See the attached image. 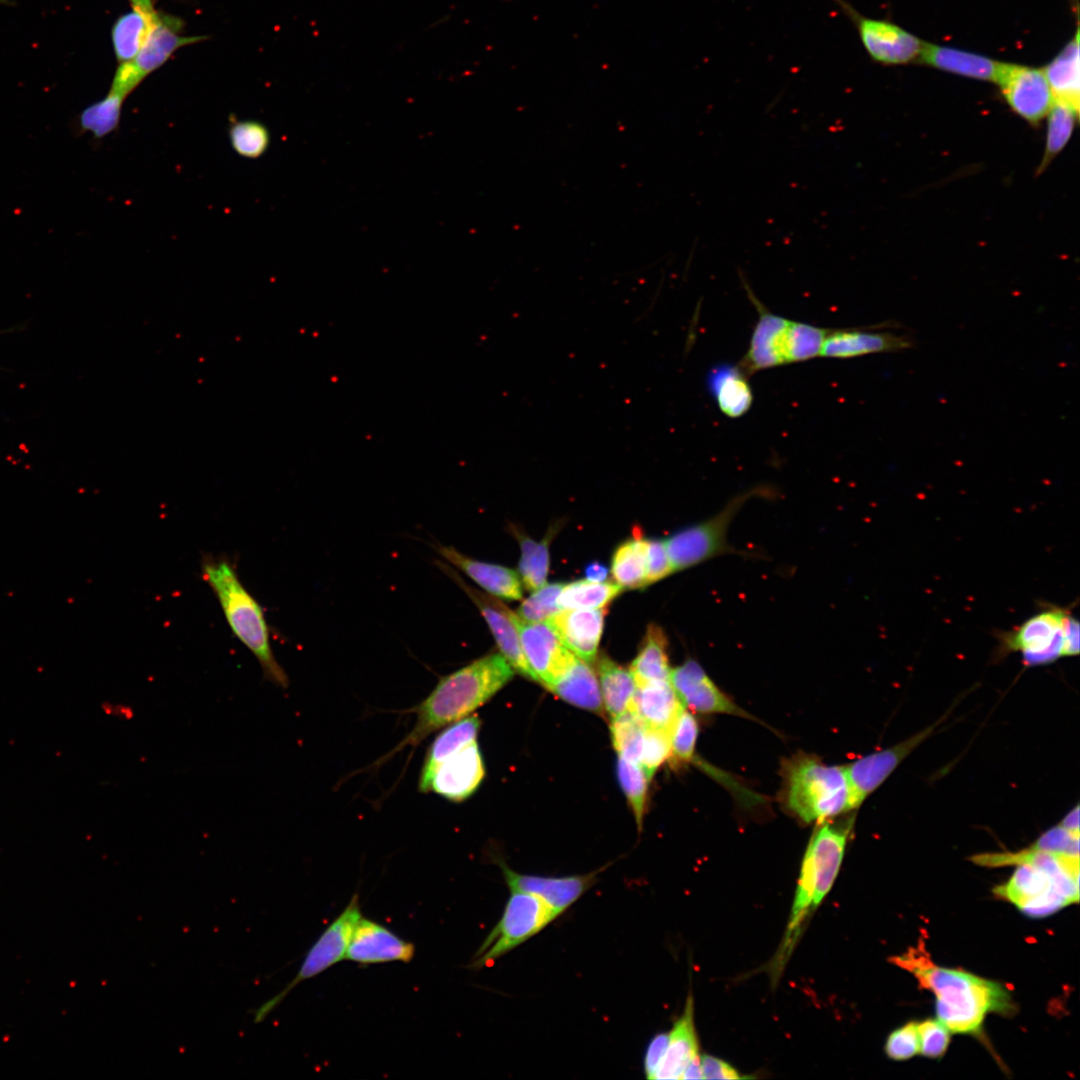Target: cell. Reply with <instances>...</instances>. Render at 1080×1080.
<instances>
[{
  "instance_id": "cell-1",
  "label": "cell",
  "mask_w": 1080,
  "mask_h": 1080,
  "mask_svg": "<svg viewBox=\"0 0 1080 1080\" xmlns=\"http://www.w3.org/2000/svg\"><path fill=\"white\" fill-rule=\"evenodd\" d=\"M891 961L914 976L936 997L937 1019L951 1032L977 1034L987 1014L1009 1013L1012 999L1001 984L969 972L936 965L920 948Z\"/></svg>"
},
{
  "instance_id": "cell-2",
  "label": "cell",
  "mask_w": 1080,
  "mask_h": 1080,
  "mask_svg": "<svg viewBox=\"0 0 1080 1080\" xmlns=\"http://www.w3.org/2000/svg\"><path fill=\"white\" fill-rule=\"evenodd\" d=\"M514 671L501 654H490L443 676L430 694L414 709L411 731L377 763H383L406 747H415L431 733L448 726L486 703L513 677Z\"/></svg>"
},
{
  "instance_id": "cell-3",
  "label": "cell",
  "mask_w": 1080,
  "mask_h": 1080,
  "mask_svg": "<svg viewBox=\"0 0 1080 1080\" xmlns=\"http://www.w3.org/2000/svg\"><path fill=\"white\" fill-rule=\"evenodd\" d=\"M201 575L215 594L234 636L257 659L266 680L286 688L288 676L277 662L263 608L240 580L226 556L204 555Z\"/></svg>"
},
{
  "instance_id": "cell-4",
  "label": "cell",
  "mask_w": 1080,
  "mask_h": 1080,
  "mask_svg": "<svg viewBox=\"0 0 1080 1080\" xmlns=\"http://www.w3.org/2000/svg\"><path fill=\"white\" fill-rule=\"evenodd\" d=\"M787 807L806 823L821 824L851 810L850 790L843 766H831L799 756L786 769Z\"/></svg>"
},
{
  "instance_id": "cell-5",
  "label": "cell",
  "mask_w": 1080,
  "mask_h": 1080,
  "mask_svg": "<svg viewBox=\"0 0 1080 1080\" xmlns=\"http://www.w3.org/2000/svg\"><path fill=\"white\" fill-rule=\"evenodd\" d=\"M556 918L553 910L537 896L511 891L501 918L475 952L469 968L479 970L490 966Z\"/></svg>"
},
{
  "instance_id": "cell-6",
  "label": "cell",
  "mask_w": 1080,
  "mask_h": 1080,
  "mask_svg": "<svg viewBox=\"0 0 1080 1080\" xmlns=\"http://www.w3.org/2000/svg\"><path fill=\"white\" fill-rule=\"evenodd\" d=\"M361 917L359 897L354 894L344 910L308 950L295 977L279 993L254 1011V1023L264 1021L298 984L314 978L345 959L354 928Z\"/></svg>"
},
{
  "instance_id": "cell-7",
  "label": "cell",
  "mask_w": 1080,
  "mask_h": 1080,
  "mask_svg": "<svg viewBox=\"0 0 1080 1080\" xmlns=\"http://www.w3.org/2000/svg\"><path fill=\"white\" fill-rule=\"evenodd\" d=\"M753 495H759V492L751 491L737 496L713 517L681 529L665 539L673 572L734 551L727 542L729 526L743 504Z\"/></svg>"
},
{
  "instance_id": "cell-8",
  "label": "cell",
  "mask_w": 1080,
  "mask_h": 1080,
  "mask_svg": "<svg viewBox=\"0 0 1080 1080\" xmlns=\"http://www.w3.org/2000/svg\"><path fill=\"white\" fill-rule=\"evenodd\" d=\"M1071 608L1047 605L1009 631L997 633L1000 653L1021 652L1025 665L1051 663L1062 657L1064 625Z\"/></svg>"
},
{
  "instance_id": "cell-9",
  "label": "cell",
  "mask_w": 1080,
  "mask_h": 1080,
  "mask_svg": "<svg viewBox=\"0 0 1080 1080\" xmlns=\"http://www.w3.org/2000/svg\"><path fill=\"white\" fill-rule=\"evenodd\" d=\"M748 298L758 311L749 347L738 364L749 376L757 371L790 363L791 325L793 320L767 310L757 299L742 272H739Z\"/></svg>"
},
{
  "instance_id": "cell-10",
  "label": "cell",
  "mask_w": 1080,
  "mask_h": 1080,
  "mask_svg": "<svg viewBox=\"0 0 1080 1080\" xmlns=\"http://www.w3.org/2000/svg\"><path fill=\"white\" fill-rule=\"evenodd\" d=\"M1017 866L1009 880L994 889L996 896L1032 918L1046 917L1070 905L1061 885L1049 872L1029 864Z\"/></svg>"
},
{
  "instance_id": "cell-11",
  "label": "cell",
  "mask_w": 1080,
  "mask_h": 1080,
  "mask_svg": "<svg viewBox=\"0 0 1080 1080\" xmlns=\"http://www.w3.org/2000/svg\"><path fill=\"white\" fill-rule=\"evenodd\" d=\"M854 23L868 55L882 64H904L919 58L923 41L891 22L865 17L846 0H831Z\"/></svg>"
},
{
  "instance_id": "cell-12",
  "label": "cell",
  "mask_w": 1080,
  "mask_h": 1080,
  "mask_svg": "<svg viewBox=\"0 0 1080 1080\" xmlns=\"http://www.w3.org/2000/svg\"><path fill=\"white\" fill-rule=\"evenodd\" d=\"M525 659L536 681L546 688L561 677L577 656L560 640L546 622H526L512 612Z\"/></svg>"
},
{
  "instance_id": "cell-13",
  "label": "cell",
  "mask_w": 1080,
  "mask_h": 1080,
  "mask_svg": "<svg viewBox=\"0 0 1080 1080\" xmlns=\"http://www.w3.org/2000/svg\"><path fill=\"white\" fill-rule=\"evenodd\" d=\"M995 83L1010 108L1030 124L1046 117L1054 103L1042 69L1002 62Z\"/></svg>"
},
{
  "instance_id": "cell-14",
  "label": "cell",
  "mask_w": 1080,
  "mask_h": 1080,
  "mask_svg": "<svg viewBox=\"0 0 1080 1080\" xmlns=\"http://www.w3.org/2000/svg\"><path fill=\"white\" fill-rule=\"evenodd\" d=\"M484 776V761L475 741L442 760L418 788L423 793L433 792L449 801L462 802L476 792Z\"/></svg>"
},
{
  "instance_id": "cell-15",
  "label": "cell",
  "mask_w": 1080,
  "mask_h": 1080,
  "mask_svg": "<svg viewBox=\"0 0 1080 1080\" xmlns=\"http://www.w3.org/2000/svg\"><path fill=\"white\" fill-rule=\"evenodd\" d=\"M437 566L474 602L487 622L501 655L509 665L523 676L536 681L522 651L519 636L512 621V611L495 596L482 593L469 586L452 566L442 561H438Z\"/></svg>"
},
{
  "instance_id": "cell-16",
  "label": "cell",
  "mask_w": 1080,
  "mask_h": 1080,
  "mask_svg": "<svg viewBox=\"0 0 1080 1080\" xmlns=\"http://www.w3.org/2000/svg\"><path fill=\"white\" fill-rule=\"evenodd\" d=\"M670 683L685 708L697 713H723L752 718L735 704L693 659L671 668Z\"/></svg>"
},
{
  "instance_id": "cell-17",
  "label": "cell",
  "mask_w": 1080,
  "mask_h": 1080,
  "mask_svg": "<svg viewBox=\"0 0 1080 1080\" xmlns=\"http://www.w3.org/2000/svg\"><path fill=\"white\" fill-rule=\"evenodd\" d=\"M932 731L933 727H929L900 744L843 766L850 790L851 808H857Z\"/></svg>"
},
{
  "instance_id": "cell-18",
  "label": "cell",
  "mask_w": 1080,
  "mask_h": 1080,
  "mask_svg": "<svg viewBox=\"0 0 1080 1080\" xmlns=\"http://www.w3.org/2000/svg\"><path fill=\"white\" fill-rule=\"evenodd\" d=\"M848 830L823 824L811 837L802 861L814 882L812 910L832 888L838 875L847 844Z\"/></svg>"
},
{
  "instance_id": "cell-19",
  "label": "cell",
  "mask_w": 1080,
  "mask_h": 1080,
  "mask_svg": "<svg viewBox=\"0 0 1080 1080\" xmlns=\"http://www.w3.org/2000/svg\"><path fill=\"white\" fill-rule=\"evenodd\" d=\"M510 891L529 893L544 901L560 916L572 906L597 880L598 872L566 877H546L520 874L499 862Z\"/></svg>"
},
{
  "instance_id": "cell-20",
  "label": "cell",
  "mask_w": 1080,
  "mask_h": 1080,
  "mask_svg": "<svg viewBox=\"0 0 1080 1080\" xmlns=\"http://www.w3.org/2000/svg\"><path fill=\"white\" fill-rule=\"evenodd\" d=\"M414 955L413 943L362 916L354 928L345 959L361 965L396 961L408 963Z\"/></svg>"
},
{
  "instance_id": "cell-21",
  "label": "cell",
  "mask_w": 1080,
  "mask_h": 1080,
  "mask_svg": "<svg viewBox=\"0 0 1080 1080\" xmlns=\"http://www.w3.org/2000/svg\"><path fill=\"white\" fill-rule=\"evenodd\" d=\"M971 861L984 867L1029 864L1042 868L1059 882L1071 904L1079 901V858L1029 847L1017 852L978 854Z\"/></svg>"
},
{
  "instance_id": "cell-22",
  "label": "cell",
  "mask_w": 1080,
  "mask_h": 1080,
  "mask_svg": "<svg viewBox=\"0 0 1080 1080\" xmlns=\"http://www.w3.org/2000/svg\"><path fill=\"white\" fill-rule=\"evenodd\" d=\"M183 28L180 17L159 11L137 56L130 62L142 80L163 66L179 48L207 39V36L182 35Z\"/></svg>"
},
{
  "instance_id": "cell-23",
  "label": "cell",
  "mask_w": 1080,
  "mask_h": 1080,
  "mask_svg": "<svg viewBox=\"0 0 1080 1080\" xmlns=\"http://www.w3.org/2000/svg\"><path fill=\"white\" fill-rule=\"evenodd\" d=\"M546 622L578 658L588 664L595 660L603 630L604 610L564 609Z\"/></svg>"
},
{
  "instance_id": "cell-24",
  "label": "cell",
  "mask_w": 1080,
  "mask_h": 1080,
  "mask_svg": "<svg viewBox=\"0 0 1080 1080\" xmlns=\"http://www.w3.org/2000/svg\"><path fill=\"white\" fill-rule=\"evenodd\" d=\"M912 339L891 331L865 329L829 330L820 356L827 358H853L863 355L895 352L911 348Z\"/></svg>"
},
{
  "instance_id": "cell-25",
  "label": "cell",
  "mask_w": 1080,
  "mask_h": 1080,
  "mask_svg": "<svg viewBox=\"0 0 1080 1080\" xmlns=\"http://www.w3.org/2000/svg\"><path fill=\"white\" fill-rule=\"evenodd\" d=\"M436 551L451 566L466 574L490 595L507 600L522 598V584L514 570L473 559L452 546L439 544Z\"/></svg>"
},
{
  "instance_id": "cell-26",
  "label": "cell",
  "mask_w": 1080,
  "mask_h": 1080,
  "mask_svg": "<svg viewBox=\"0 0 1080 1080\" xmlns=\"http://www.w3.org/2000/svg\"><path fill=\"white\" fill-rule=\"evenodd\" d=\"M699 1055L694 1004L690 994L681 1016L668 1033L667 1046L653 1079H681L686 1066Z\"/></svg>"
},
{
  "instance_id": "cell-27",
  "label": "cell",
  "mask_w": 1080,
  "mask_h": 1080,
  "mask_svg": "<svg viewBox=\"0 0 1080 1080\" xmlns=\"http://www.w3.org/2000/svg\"><path fill=\"white\" fill-rule=\"evenodd\" d=\"M128 1L131 10L121 14L111 29L112 47L119 64L134 60L159 13L155 0Z\"/></svg>"
},
{
  "instance_id": "cell-28",
  "label": "cell",
  "mask_w": 1080,
  "mask_h": 1080,
  "mask_svg": "<svg viewBox=\"0 0 1080 1080\" xmlns=\"http://www.w3.org/2000/svg\"><path fill=\"white\" fill-rule=\"evenodd\" d=\"M747 377L739 365L727 363L709 371L706 379L708 390L724 415L738 418L750 409L753 392Z\"/></svg>"
},
{
  "instance_id": "cell-29",
  "label": "cell",
  "mask_w": 1080,
  "mask_h": 1080,
  "mask_svg": "<svg viewBox=\"0 0 1080 1080\" xmlns=\"http://www.w3.org/2000/svg\"><path fill=\"white\" fill-rule=\"evenodd\" d=\"M919 58L934 68L978 80L995 82L1002 62L976 53L923 43Z\"/></svg>"
},
{
  "instance_id": "cell-30",
  "label": "cell",
  "mask_w": 1080,
  "mask_h": 1080,
  "mask_svg": "<svg viewBox=\"0 0 1080 1080\" xmlns=\"http://www.w3.org/2000/svg\"><path fill=\"white\" fill-rule=\"evenodd\" d=\"M683 707L670 681L636 685L630 710L648 728L669 732Z\"/></svg>"
},
{
  "instance_id": "cell-31",
  "label": "cell",
  "mask_w": 1080,
  "mask_h": 1080,
  "mask_svg": "<svg viewBox=\"0 0 1080 1080\" xmlns=\"http://www.w3.org/2000/svg\"><path fill=\"white\" fill-rule=\"evenodd\" d=\"M547 689L576 707L595 713L602 711L603 703L597 677L590 665L578 657Z\"/></svg>"
},
{
  "instance_id": "cell-32",
  "label": "cell",
  "mask_w": 1080,
  "mask_h": 1080,
  "mask_svg": "<svg viewBox=\"0 0 1080 1080\" xmlns=\"http://www.w3.org/2000/svg\"><path fill=\"white\" fill-rule=\"evenodd\" d=\"M1078 32L1043 70L1054 101L1079 112L1080 69Z\"/></svg>"
},
{
  "instance_id": "cell-33",
  "label": "cell",
  "mask_w": 1080,
  "mask_h": 1080,
  "mask_svg": "<svg viewBox=\"0 0 1080 1080\" xmlns=\"http://www.w3.org/2000/svg\"><path fill=\"white\" fill-rule=\"evenodd\" d=\"M667 648V638L662 628L650 624L641 649L630 666L636 685L670 681Z\"/></svg>"
},
{
  "instance_id": "cell-34",
  "label": "cell",
  "mask_w": 1080,
  "mask_h": 1080,
  "mask_svg": "<svg viewBox=\"0 0 1080 1080\" xmlns=\"http://www.w3.org/2000/svg\"><path fill=\"white\" fill-rule=\"evenodd\" d=\"M602 703L611 716L618 717L630 710L636 682L630 670L615 663L607 656L598 661Z\"/></svg>"
},
{
  "instance_id": "cell-35",
  "label": "cell",
  "mask_w": 1080,
  "mask_h": 1080,
  "mask_svg": "<svg viewBox=\"0 0 1080 1080\" xmlns=\"http://www.w3.org/2000/svg\"><path fill=\"white\" fill-rule=\"evenodd\" d=\"M125 98L108 91L100 100L86 106L72 121L75 136L90 133L95 141L118 130Z\"/></svg>"
},
{
  "instance_id": "cell-36",
  "label": "cell",
  "mask_w": 1080,
  "mask_h": 1080,
  "mask_svg": "<svg viewBox=\"0 0 1080 1080\" xmlns=\"http://www.w3.org/2000/svg\"><path fill=\"white\" fill-rule=\"evenodd\" d=\"M479 729L480 720L477 716H467L443 729L427 751L419 782L426 779L446 757L475 742Z\"/></svg>"
},
{
  "instance_id": "cell-37",
  "label": "cell",
  "mask_w": 1080,
  "mask_h": 1080,
  "mask_svg": "<svg viewBox=\"0 0 1080 1080\" xmlns=\"http://www.w3.org/2000/svg\"><path fill=\"white\" fill-rule=\"evenodd\" d=\"M612 576L620 587L635 589L647 586L646 539L641 535L620 544L612 557Z\"/></svg>"
},
{
  "instance_id": "cell-38",
  "label": "cell",
  "mask_w": 1080,
  "mask_h": 1080,
  "mask_svg": "<svg viewBox=\"0 0 1080 1080\" xmlns=\"http://www.w3.org/2000/svg\"><path fill=\"white\" fill-rule=\"evenodd\" d=\"M616 583L578 580L563 585L557 604L560 609H601L622 591Z\"/></svg>"
},
{
  "instance_id": "cell-39",
  "label": "cell",
  "mask_w": 1080,
  "mask_h": 1080,
  "mask_svg": "<svg viewBox=\"0 0 1080 1080\" xmlns=\"http://www.w3.org/2000/svg\"><path fill=\"white\" fill-rule=\"evenodd\" d=\"M227 135L232 150L240 157L250 160L261 158L269 149L271 133L261 121L238 119L230 115Z\"/></svg>"
},
{
  "instance_id": "cell-40",
  "label": "cell",
  "mask_w": 1080,
  "mask_h": 1080,
  "mask_svg": "<svg viewBox=\"0 0 1080 1080\" xmlns=\"http://www.w3.org/2000/svg\"><path fill=\"white\" fill-rule=\"evenodd\" d=\"M520 548L519 573L525 588L534 591L544 584L549 570V542L551 535L537 542L516 533Z\"/></svg>"
},
{
  "instance_id": "cell-41",
  "label": "cell",
  "mask_w": 1080,
  "mask_h": 1080,
  "mask_svg": "<svg viewBox=\"0 0 1080 1080\" xmlns=\"http://www.w3.org/2000/svg\"><path fill=\"white\" fill-rule=\"evenodd\" d=\"M645 727L632 710L612 718L611 740L619 757L640 764Z\"/></svg>"
},
{
  "instance_id": "cell-42",
  "label": "cell",
  "mask_w": 1080,
  "mask_h": 1080,
  "mask_svg": "<svg viewBox=\"0 0 1080 1080\" xmlns=\"http://www.w3.org/2000/svg\"><path fill=\"white\" fill-rule=\"evenodd\" d=\"M1079 112L1071 107L1054 101L1048 113V129L1044 156L1039 171L1063 150L1072 136Z\"/></svg>"
},
{
  "instance_id": "cell-43",
  "label": "cell",
  "mask_w": 1080,
  "mask_h": 1080,
  "mask_svg": "<svg viewBox=\"0 0 1080 1080\" xmlns=\"http://www.w3.org/2000/svg\"><path fill=\"white\" fill-rule=\"evenodd\" d=\"M617 774L620 786L632 808L636 823L641 828L645 810L647 787L649 779L639 764L630 762L621 757L617 763Z\"/></svg>"
},
{
  "instance_id": "cell-44",
  "label": "cell",
  "mask_w": 1080,
  "mask_h": 1080,
  "mask_svg": "<svg viewBox=\"0 0 1080 1080\" xmlns=\"http://www.w3.org/2000/svg\"><path fill=\"white\" fill-rule=\"evenodd\" d=\"M698 730L694 715L683 706L669 730L671 757L674 761L689 762L694 758Z\"/></svg>"
},
{
  "instance_id": "cell-45",
  "label": "cell",
  "mask_w": 1080,
  "mask_h": 1080,
  "mask_svg": "<svg viewBox=\"0 0 1080 1080\" xmlns=\"http://www.w3.org/2000/svg\"><path fill=\"white\" fill-rule=\"evenodd\" d=\"M563 587L562 583L544 584L524 600L516 615L526 622H544L557 614L561 609L557 604V597Z\"/></svg>"
},
{
  "instance_id": "cell-46",
  "label": "cell",
  "mask_w": 1080,
  "mask_h": 1080,
  "mask_svg": "<svg viewBox=\"0 0 1080 1080\" xmlns=\"http://www.w3.org/2000/svg\"><path fill=\"white\" fill-rule=\"evenodd\" d=\"M829 329L793 321L791 326L790 363L820 356Z\"/></svg>"
},
{
  "instance_id": "cell-47",
  "label": "cell",
  "mask_w": 1080,
  "mask_h": 1080,
  "mask_svg": "<svg viewBox=\"0 0 1080 1080\" xmlns=\"http://www.w3.org/2000/svg\"><path fill=\"white\" fill-rule=\"evenodd\" d=\"M671 758V742L666 730L645 727L640 766L650 780L660 765Z\"/></svg>"
},
{
  "instance_id": "cell-48",
  "label": "cell",
  "mask_w": 1080,
  "mask_h": 1080,
  "mask_svg": "<svg viewBox=\"0 0 1080 1080\" xmlns=\"http://www.w3.org/2000/svg\"><path fill=\"white\" fill-rule=\"evenodd\" d=\"M919 1054L928 1058H941L950 1043V1031L938 1020L928 1019L917 1024Z\"/></svg>"
},
{
  "instance_id": "cell-49",
  "label": "cell",
  "mask_w": 1080,
  "mask_h": 1080,
  "mask_svg": "<svg viewBox=\"0 0 1080 1080\" xmlns=\"http://www.w3.org/2000/svg\"><path fill=\"white\" fill-rule=\"evenodd\" d=\"M916 1022L893 1031L887 1038L885 1052L893 1060H907L919 1054V1035Z\"/></svg>"
},
{
  "instance_id": "cell-50",
  "label": "cell",
  "mask_w": 1080,
  "mask_h": 1080,
  "mask_svg": "<svg viewBox=\"0 0 1080 1080\" xmlns=\"http://www.w3.org/2000/svg\"><path fill=\"white\" fill-rule=\"evenodd\" d=\"M1031 847L1051 853L1079 858V836L1068 832L1061 825L1045 832Z\"/></svg>"
},
{
  "instance_id": "cell-51",
  "label": "cell",
  "mask_w": 1080,
  "mask_h": 1080,
  "mask_svg": "<svg viewBox=\"0 0 1080 1080\" xmlns=\"http://www.w3.org/2000/svg\"><path fill=\"white\" fill-rule=\"evenodd\" d=\"M673 573L662 539H646V578L647 585L657 582Z\"/></svg>"
},
{
  "instance_id": "cell-52",
  "label": "cell",
  "mask_w": 1080,
  "mask_h": 1080,
  "mask_svg": "<svg viewBox=\"0 0 1080 1080\" xmlns=\"http://www.w3.org/2000/svg\"><path fill=\"white\" fill-rule=\"evenodd\" d=\"M703 1079H743L729 1063L708 1054L700 1055Z\"/></svg>"
},
{
  "instance_id": "cell-53",
  "label": "cell",
  "mask_w": 1080,
  "mask_h": 1080,
  "mask_svg": "<svg viewBox=\"0 0 1080 1080\" xmlns=\"http://www.w3.org/2000/svg\"><path fill=\"white\" fill-rule=\"evenodd\" d=\"M667 1042L668 1033L665 1032L655 1035L650 1041L644 1057V1072L648 1079H653L663 1058Z\"/></svg>"
},
{
  "instance_id": "cell-54",
  "label": "cell",
  "mask_w": 1080,
  "mask_h": 1080,
  "mask_svg": "<svg viewBox=\"0 0 1080 1080\" xmlns=\"http://www.w3.org/2000/svg\"><path fill=\"white\" fill-rule=\"evenodd\" d=\"M1080 650L1079 621L1070 613L1064 625L1062 657L1077 656Z\"/></svg>"
},
{
  "instance_id": "cell-55",
  "label": "cell",
  "mask_w": 1080,
  "mask_h": 1080,
  "mask_svg": "<svg viewBox=\"0 0 1080 1080\" xmlns=\"http://www.w3.org/2000/svg\"><path fill=\"white\" fill-rule=\"evenodd\" d=\"M584 574L589 581L603 582L607 579L609 568L601 562L594 561L585 567Z\"/></svg>"
},
{
  "instance_id": "cell-56",
  "label": "cell",
  "mask_w": 1080,
  "mask_h": 1080,
  "mask_svg": "<svg viewBox=\"0 0 1080 1080\" xmlns=\"http://www.w3.org/2000/svg\"><path fill=\"white\" fill-rule=\"evenodd\" d=\"M1068 832L1079 836V808L1076 806L1061 823Z\"/></svg>"
}]
</instances>
